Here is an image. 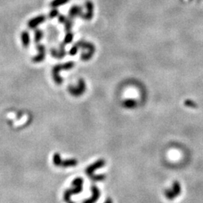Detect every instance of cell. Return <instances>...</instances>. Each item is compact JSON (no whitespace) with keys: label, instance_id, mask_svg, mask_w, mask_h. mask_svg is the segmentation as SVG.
I'll use <instances>...</instances> for the list:
<instances>
[{"label":"cell","instance_id":"6da1fadb","mask_svg":"<svg viewBox=\"0 0 203 203\" xmlns=\"http://www.w3.org/2000/svg\"><path fill=\"white\" fill-rule=\"evenodd\" d=\"M74 65H75V63L73 62H68V63H65L64 64H57V65H55L53 69L52 75L56 84L60 85L63 82V79L61 78L60 75H59L60 71L63 69V70H69V69H72L74 67Z\"/></svg>","mask_w":203,"mask_h":203},{"label":"cell","instance_id":"603a6c76","mask_svg":"<svg viewBox=\"0 0 203 203\" xmlns=\"http://www.w3.org/2000/svg\"><path fill=\"white\" fill-rule=\"evenodd\" d=\"M77 50H78V48H77L75 44V45H74V46L71 48V50H69V54L70 55H71V56H74V55H75L76 54H77Z\"/></svg>","mask_w":203,"mask_h":203},{"label":"cell","instance_id":"d6986e66","mask_svg":"<svg viewBox=\"0 0 203 203\" xmlns=\"http://www.w3.org/2000/svg\"><path fill=\"white\" fill-rule=\"evenodd\" d=\"M42 37H43V32L40 29H36L35 32V42L36 43H38L42 38Z\"/></svg>","mask_w":203,"mask_h":203},{"label":"cell","instance_id":"4fadbf2b","mask_svg":"<svg viewBox=\"0 0 203 203\" xmlns=\"http://www.w3.org/2000/svg\"><path fill=\"white\" fill-rule=\"evenodd\" d=\"M123 105L124 108H134L137 105V102L135 99H128L124 101L123 102Z\"/></svg>","mask_w":203,"mask_h":203},{"label":"cell","instance_id":"7c38bea8","mask_svg":"<svg viewBox=\"0 0 203 203\" xmlns=\"http://www.w3.org/2000/svg\"><path fill=\"white\" fill-rule=\"evenodd\" d=\"M77 165V160L75 159H66V160H62L60 166L63 167H71V166H75Z\"/></svg>","mask_w":203,"mask_h":203},{"label":"cell","instance_id":"ffe728a7","mask_svg":"<svg viewBox=\"0 0 203 203\" xmlns=\"http://www.w3.org/2000/svg\"><path fill=\"white\" fill-rule=\"evenodd\" d=\"M105 178H106V176L105 175H93L90 176L91 180L95 181H102L105 180Z\"/></svg>","mask_w":203,"mask_h":203},{"label":"cell","instance_id":"ac0fdd59","mask_svg":"<svg viewBox=\"0 0 203 203\" xmlns=\"http://www.w3.org/2000/svg\"><path fill=\"white\" fill-rule=\"evenodd\" d=\"M53 161H54V164L55 165H57V166H60L61 163H62V159H61L60 153H56L54 155Z\"/></svg>","mask_w":203,"mask_h":203},{"label":"cell","instance_id":"5bb4252c","mask_svg":"<svg viewBox=\"0 0 203 203\" xmlns=\"http://www.w3.org/2000/svg\"><path fill=\"white\" fill-rule=\"evenodd\" d=\"M21 39H22V42H23V46L25 48H27L29 44V42H30V38H29V34L28 32L23 31L21 33Z\"/></svg>","mask_w":203,"mask_h":203},{"label":"cell","instance_id":"7402d4cb","mask_svg":"<svg viewBox=\"0 0 203 203\" xmlns=\"http://www.w3.org/2000/svg\"><path fill=\"white\" fill-rule=\"evenodd\" d=\"M73 25V21L71 20V18L69 17V19H67V20L65 21V30L68 32L70 31L71 26Z\"/></svg>","mask_w":203,"mask_h":203},{"label":"cell","instance_id":"52a82bcc","mask_svg":"<svg viewBox=\"0 0 203 203\" xmlns=\"http://www.w3.org/2000/svg\"><path fill=\"white\" fill-rule=\"evenodd\" d=\"M45 20H46V17L44 15L37 16L36 17H34L28 22V26L31 29H35L37 26L43 23Z\"/></svg>","mask_w":203,"mask_h":203},{"label":"cell","instance_id":"d4e9b609","mask_svg":"<svg viewBox=\"0 0 203 203\" xmlns=\"http://www.w3.org/2000/svg\"><path fill=\"white\" fill-rule=\"evenodd\" d=\"M185 105H187V106L192 107V108H195V106H196V105L193 102V101L191 100H186V102H185Z\"/></svg>","mask_w":203,"mask_h":203},{"label":"cell","instance_id":"277c9868","mask_svg":"<svg viewBox=\"0 0 203 203\" xmlns=\"http://www.w3.org/2000/svg\"><path fill=\"white\" fill-rule=\"evenodd\" d=\"M83 190V184H78V185H75L73 186V188L69 189L66 191H65L64 193V200L67 202H71V195L78 194L82 191Z\"/></svg>","mask_w":203,"mask_h":203},{"label":"cell","instance_id":"e0dca14e","mask_svg":"<svg viewBox=\"0 0 203 203\" xmlns=\"http://www.w3.org/2000/svg\"><path fill=\"white\" fill-rule=\"evenodd\" d=\"M72 39H73V33H71L70 31L68 32L67 34L65 35L63 44H64V45L66 44H69V43H71V42H72Z\"/></svg>","mask_w":203,"mask_h":203},{"label":"cell","instance_id":"484cf974","mask_svg":"<svg viewBox=\"0 0 203 203\" xmlns=\"http://www.w3.org/2000/svg\"><path fill=\"white\" fill-rule=\"evenodd\" d=\"M105 203H108V202H112V200H111V199H107V200H106V201H105Z\"/></svg>","mask_w":203,"mask_h":203},{"label":"cell","instance_id":"8fae6325","mask_svg":"<svg viewBox=\"0 0 203 203\" xmlns=\"http://www.w3.org/2000/svg\"><path fill=\"white\" fill-rule=\"evenodd\" d=\"M82 14V8L78 5H74L69 10V15L70 18H74L76 16H80Z\"/></svg>","mask_w":203,"mask_h":203},{"label":"cell","instance_id":"cb8c5ba5","mask_svg":"<svg viewBox=\"0 0 203 203\" xmlns=\"http://www.w3.org/2000/svg\"><path fill=\"white\" fill-rule=\"evenodd\" d=\"M59 22L61 23H65V21L67 20V18L64 15H59Z\"/></svg>","mask_w":203,"mask_h":203},{"label":"cell","instance_id":"44dd1931","mask_svg":"<svg viewBox=\"0 0 203 203\" xmlns=\"http://www.w3.org/2000/svg\"><path fill=\"white\" fill-rule=\"evenodd\" d=\"M59 15H60L59 11L56 9H54L50 11V13H49L48 15V17L49 18H50V19H53V18L57 17V16H59Z\"/></svg>","mask_w":203,"mask_h":203},{"label":"cell","instance_id":"30bf717a","mask_svg":"<svg viewBox=\"0 0 203 203\" xmlns=\"http://www.w3.org/2000/svg\"><path fill=\"white\" fill-rule=\"evenodd\" d=\"M50 54L52 55L53 57L55 58H62V57H65L66 53L65 50V45L64 44H61L60 45V50H57L55 49H51L50 50Z\"/></svg>","mask_w":203,"mask_h":203},{"label":"cell","instance_id":"ba28073f","mask_svg":"<svg viewBox=\"0 0 203 203\" xmlns=\"http://www.w3.org/2000/svg\"><path fill=\"white\" fill-rule=\"evenodd\" d=\"M91 190H92V196H91L90 199L84 200V203H93L95 202H97L99 198L100 192H99V190L97 186H95V185L92 186Z\"/></svg>","mask_w":203,"mask_h":203},{"label":"cell","instance_id":"9a60e30c","mask_svg":"<svg viewBox=\"0 0 203 203\" xmlns=\"http://www.w3.org/2000/svg\"><path fill=\"white\" fill-rule=\"evenodd\" d=\"M70 0H53L52 2H50V5L53 8H57L59 6H61L63 5H65V3H67Z\"/></svg>","mask_w":203,"mask_h":203},{"label":"cell","instance_id":"2e32d148","mask_svg":"<svg viewBox=\"0 0 203 203\" xmlns=\"http://www.w3.org/2000/svg\"><path fill=\"white\" fill-rule=\"evenodd\" d=\"M172 193H174L175 196H177L181 193V186L178 181H175L172 189Z\"/></svg>","mask_w":203,"mask_h":203},{"label":"cell","instance_id":"7a4b0ae2","mask_svg":"<svg viewBox=\"0 0 203 203\" xmlns=\"http://www.w3.org/2000/svg\"><path fill=\"white\" fill-rule=\"evenodd\" d=\"M76 46L79 48L82 49H87L88 50V52L86 53V54H83L81 56V58L82 60L84 61H87L90 60L91 57L93 56L95 53V46L93 44H92L90 42H86L83 41V40H81L79 42H77L75 44Z\"/></svg>","mask_w":203,"mask_h":203},{"label":"cell","instance_id":"3957f363","mask_svg":"<svg viewBox=\"0 0 203 203\" xmlns=\"http://www.w3.org/2000/svg\"><path fill=\"white\" fill-rule=\"evenodd\" d=\"M86 90V84L83 79L78 81L77 87H69V91L73 97H80L81 96Z\"/></svg>","mask_w":203,"mask_h":203},{"label":"cell","instance_id":"5b68a950","mask_svg":"<svg viewBox=\"0 0 203 203\" xmlns=\"http://www.w3.org/2000/svg\"><path fill=\"white\" fill-rule=\"evenodd\" d=\"M105 165V162L104 159H99L96 163H93L92 165H89L86 169V174L90 177L93 175V172L97 169L102 168Z\"/></svg>","mask_w":203,"mask_h":203},{"label":"cell","instance_id":"8992f818","mask_svg":"<svg viewBox=\"0 0 203 203\" xmlns=\"http://www.w3.org/2000/svg\"><path fill=\"white\" fill-rule=\"evenodd\" d=\"M85 6H86L87 9V13L86 14H83L82 13L81 15H80V17H82L83 19L87 20H90L93 18V9H94V6H93V4L92 3L91 1H87L85 2Z\"/></svg>","mask_w":203,"mask_h":203},{"label":"cell","instance_id":"9c48e42d","mask_svg":"<svg viewBox=\"0 0 203 203\" xmlns=\"http://www.w3.org/2000/svg\"><path fill=\"white\" fill-rule=\"evenodd\" d=\"M37 49L39 51V54L32 59V61L35 62V63H39V62H42V61L44 60V57H45V54H45V47L44 45L38 44L37 45Z\"/></svg>","mask_w":203,"mask_h":203}]
</instances>
